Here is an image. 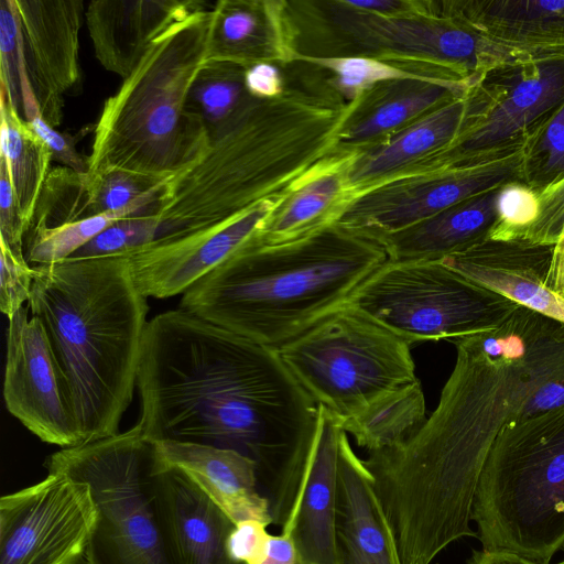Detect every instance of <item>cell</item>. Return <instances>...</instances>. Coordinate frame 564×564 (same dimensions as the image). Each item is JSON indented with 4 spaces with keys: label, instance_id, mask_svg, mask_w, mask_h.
I'll use <instances>...</instances> for the list:
<instances>
[{
    "label": "cell",
    "instance_id": "obj_1",
    "mask_svg": "<svg viewBox=\"0 0 564 564\" xmlns=\"http://www.w3.org/2000/svg\"><path fill=\"white\" fill-rule=\"evenodd\" d=\"M137 424L153 441L238 452L273 477L314 442L318 406L276 349L181 308L147 325Z\"/></svg>",
    "mask_w": 564,
    "mask_h": 564
},
{
    "label": "cell",
    "instance_id": "obj_2",
    "mask_svg": "<svg viewBox=\"0 0 564 564\" xmlns=\"http://www.w3.org/2000/svg\"><path fill=\"white\" fill-rule=\"evenodd\" d=\"M454 368L419 430L364 460L402 564H431L470 528L477 485L502 426L532 391L521 359L488 354L475 335L452 341Z\"/></svg>",
    "mask_w": 564,
    "mask_h": 564
},
{
    "label": "cell",
    "instance_id": "obj_3",
    "mask_svg": "<svg viewBox=\"0 0 564 564\" xmlns=\"http://www.w3.org/2000/svg\"><path fill=\"white\" fill-rule=\"evenodd\" d=\"M348 107L326 77L291 82L272 99L252 97L210 134L197 162L167 181L151 213L154 240L282 197L336 151Z\"/></svg>",
    "mask_w": 564,
    "mask_h": 564
},
{
    "label": "cell",
    "instance_id": "obj_4",
    "mask_svg": "<svg viewBox=\"0 0 564 564\" xmlns=\"http://www.w3.org/2000/svg\"><path fill=\"white\" fill-rule=\"evenodd\" d=\"M257 232L185 291L178 308L274 349L345 305L388 261L380 242L337 221L279 242Z\"/></svg>",
    "mask_w": 564,
    "mask_h": 564
},
{
    "label": "cell",
    "instance_id": "obj_5",
    "mask_svg": "<svg viewBox=\"0 0 564 564\" xmlns=\"http://www.w3.org/2000/svg\"><path fill=\"white\" fill-rule=\"evenodd\" d=\"M33 268L29 312L42 323L66 378L82 445L112 436L137 389L148 297L123 256Z\"/></svg>",
    "mask_w": 564,
    "mask_h": 564
},
{
    "label": "cell",
    "instance_id": "obj_6",
    "mask_svg": "<svg viewBox=\"0 0 564 564\" xmlns=\"http://www.w3.org/2000/svg\"><path fill=\"white\" fill-rule=\"evenodd\" d=\"M212 9L173 23L102 106L95 124L88 174L124 171L171 178L197 162L209 134L186 111L192 83L206 62Z\"/></svg>",
    "mask_w": 564,
    "mask_h": 564
},
{
    "label": "cell",
    "instance_id": "obj_7",
    "mask_svg": "<svg viewBox=\"0 0 564 564\" xmlns=\"http://www.w3.org/2000/svg\"><path fill=\"white\" fill-rule=\"evenodd\" d=\"M286 12L296 58L369 57L475 87L496 70L538 57L475 30L445 1L427 0L423 10L395 17L359 11L345 0L288 1Z\"/></svg>",
    "mask_w": 564,
    "mask_h": 564
},
{
    "label": "cell",
    "instance_id": "obj_8",
    "mask_svg": "<svg viewBox=\"0 0 564 564\" xmlns=\"http://www.w3.org/2000/svg\"><path fill=\"white\" fill-rule=\"evenodd\" d=\"M482 549L550 564L564 546V404L507 422L475 492Z\"/></svg>",
    "mask_w": 564,
    "mask_h": 564
},
{
    "label": "cell",
    "instance_id": "obj_9",
    "mask_svg": "<svg viewBox=\"0 0 564 564\" xmlns=\"http://www.w3.org/2000/svg\"><path fill=\"white\" fill-rule=\"evenodd\" d=\"M47 471L91 487L98 520L84 564H170L155 501L156 444L135 423L50 455Z\"/></svg>",
    "mask_w": 564,
    "mask_h": 564
},
{
    "label": "cell",
    "instance_id": "obj_10",
    "mask_svg": "<svg viewBox=\"0 0 564 564\" xmlns=\"http://www.w3.org/2000/svg\"><path fill=\"white\" fill-rule=\"evenodd\" d=\"M276 350L315 403L337 420L419 380L411 345L347 303Z\"/></svg>",
    "mask_w": 564,
    "mask_h": 564
},
{
    "label": "cell",
    "instance_id": "obj_11",
    "mask_svg": "<svg viewBox=\"0 0 564 564\" xmlns=\"http://www.w3.org/2000/svg\"><path fill=\"white\" fill-rule=\"evenodd\" d=\"M358 308L410 345L491 330L519 304L441 261H387L350 295Z\"/></svg>",
    "mask_w": 564,
    "mask_h": 564
},
{
    "label": "cell",
    "instance_id": "obj_12",
    "mask_svg": "<svg viewBox=\"0 0 564 564\" xmlns=\"http://www.w3.org/2000/svg\"><path fill=\"white\" fill-rule=\"evenodd\" d=\"M524 138L479 161L402 174L358 193L337 223L369 237L417 224L462 200L522 182Z\"/></svg>",
    "mask_w": 564,
    "mask_h": 564
},
{
    "label": "cell",
    "instance_id": "obj_13",
    "mask_svg": "<svg viewBox=\"0 0 564 564\" xmlns=\"http://www.w3.org/2000/svg\"><path fill=\"white\" fill-rule=\"evenodd\" d=\"M98 520L88 482L50 470L0 499V564H84Z\"/></svg>",
    "mask_w": 564,
    "mask_h": 564
},
{
    "label": "cell",
    "instance_id": "obj_14",
    "mask_svg": "<svg viewBox=\"0 0 564 564\" xmlns=\"http://www.w3.org/2000/svg\"><path fill=\"white\" fill-rule=\"evenodd\" d=\"M471 97L473 111L458 137L403 174L473 163L523 139L544 115L564 101V58L496 70L471 89Z\"/></svg>",
    "mask_w": 564,
    "mask_h": 564
},
{
    "label": "cell",
    "instance_id": "obj_15",
    "mask_svg": "<svg viewBox=\"0 0 564 564\" xmlns=\"http://www.w3.org/2000/svg\"><path fill=\"white\" fill-rule=\"evenodd\" d=\"M318 406L312 446L289 459L274 475L272 524L292 534L302 564H343L336 536L339 438L337 419Z\"/></svg>",
    "mask_w": 564,
    "mask_h": 564
},
{
    "label": "cell",
    "instance_id": "obj_16",
    "mask_svg": "<svg viewBox=\"0 0 564 564\" xmlns=\"http://www.w3.org/2000/svg\"><path fill=\"white\" fill-rule=\"evenodd\" d=\"M3 398L8 411L42 442L82 445L66 378L42 323L24 306L9 318Z\"/></svg>",
    "mask_w": 564,
    "mask_h": 564
},
{
    "label": "cell",
    "instance_id": "obj_17",
    "mask_svg": "<svg viewBox=\"0 0 564 564\" xmlns=\"http://www.w3.org/2000/svg\"><path fill=\"white\" fill-rule=\"evenodd\" d=\"M278 199L263 202L216 225L154 240L117 256L127 259L132 280L145 297L183 294L258 231Z\"/></svg>",
    "mask_w": 564,
    "mask_h": 564
},
{
    "label": "cell",
    "instance_id": "obj_18",
    "mask_svg": "<svg viewBox=\"0 0 564 564\" xmlns=\"http://www.w3.org/2000/svg\"><path fill=\"white\" fill-rule=\"evenodd\" d=\"M28 76L41 117L53 128L63 121L64 95L79 80V0H13Z\"/></svg>",
    "mask_w": 564,
    "mask_h": 564
},
{
    "label": "cell",
    "instance_id": "obj_19",
    "mask_svg": "<svg viewBox=\"0 0 564 564\" xmlns=\"http://www.w3.org/2000/svg\"><path fill=\"white\" fill-rule=\"evenodd\" d=\"M555 245L490 239L441 262L517 304L564 322V300L551 290Z\"/></svg>",
    "mask_w": 564,
    "mask_h": 564
},
{
    "label": "cell",
    "instance_id": "obj_20",
    "mask_svg": "<svg viewBox=\"0 0 564 564\" xmlns=\"http://www.w3.org/2000/svg\"><path fill=\"white\" fill-rule=\"evenodd\" d=\"M155 501L170 564H242L227 540L236 523L184 473L158 458Z\"/></svg>",
    "mask_w": 564,
    "mask_h": 564
},
{
    "label": "cell",
    "instance_id": "obj_21",
    "mask_svg": "<svg viewBox=\"0 0 564 564\" xmlns=\"http://www.w3.org/2000/svg\"><path fill=\"white\" fill-rule=\"evenodd\" d=\"M471 88L432 76L378 83L349 102L336 150L356 152L377 144L435 108L466 96Z\"/></svg>",
    "mask_w": 564,
    "mask_h": 564
},
{
    "label": "cell",
    "instance_id": "obj_22",
    "mask_svg": "<svg viewBox=\"0 0 564 564\" xmlns=\"http://www.w3.org/2000/svg\"><path fill=\"white\" fill-rule=\"evenodd\" d=\"M202 6L178 0H93L85 19L95 56L124 79L165 30Z\"/></svg>",
    "mask_w": 564,
    "mask_h": 564
},
{
    "label": "cell",
    "instance_id": "obj_23",
    "mask_svg": "<svg viewBox=\"0 0 564 564\" xmlns=\"http://www.w3.org/2000/svg\"><path fill=\"white\" fill-rule=\"evenodd\" d=\"M336 536L343 564H402L373 478L345 431L339 438Z\"/></svg>",
    "mask_w": 564,
    "mask_h": 564
},
{
    "label": "cell",
    "instance_id": "obj_24",
    "mask_svg": "<svg viewBox=\"0 0 564 564\" xmlns=\"http://www.w3.org/2000/svg\"><path fill=\"white\" fill-rule=\"evenodd\" d=\"M154 442L160 465L184 473L236 524L248 520L272 524L270 501L258 488L259 468L254 460L208 445Z\"/></svg>",
    "mask_w": 564,
    "mask_h": 564
},
{
    "label": "cell",
    "instance_id": "obj_25",
    "mask_svg": "<svg viewBox=\"0 0 564 564\" xmlns=\"http://www.w3.org/2000/svg\"><path fill=\"white\" fill-rule=\"evenodd\" d=\"M285 0H220L212 9L207 61L245 67L295 63Z\"/></svg>",
    "mask_w": 564,
    "mask_h": 564
},
{
    "label": "cell",
    "instance_id": "obj_26",
    "mask_svg": "<svg viewBox=\"0 0 564 564\" xmlns=\"http://www.w3.org/2000/svg\"><path fill=\"white\" fill-rule=\"evenodd\" d=\"M471 89L466 96L435 108L381 142L354 152L347 180L355 196L445 150L470 118Z\"/></svg>",
    "mask_w": 564,
    "mask_h": 564
},
{
    "label": "cell",
    "instance_id": "obj_27",
    "mask_svg": "<svg viewBox=\"0 0 564 564\" xmlns=\"http://www.w3.org/2000/svg\"><path fill=\"white\" fill-rule=\"evenodd\" d=\"M499 188L462 200L402 230L372 238L383 247L390 262L442 261L488 237L497 221Z\"/></svg>",
    "mask_w": 564,
    "mask_h": 564
},
{
    "label": "cell",
    "instance_id": "obj_28",
    "mask_svg": "<svg viewBox=\"0 0 564 564\" xmlns=\"http://www.w3.org/2000/svg\"><path fill=\"white\" fill-rule=\"evenodd\" d=\"M354 152L336 150L280 197L258 230L269 242L290 240L334 223L355 197L347 167Z\"/></svg>",
    "mask_w": 564,
    "mask_h": 564
},
{
    "label": "cell",
    "instance_id": "obj_29",
    "mask_svg": "<svg viewBox=\"0 0 564 564\" xmlns=\"http://www.w3.org/2000/svg\"><path fill=\"white\" fill-rule=\"evenodd\" d=\"M502 325L533 388L517 419L564 404V322L519 304Z\"/></svg>",
    "mask_w": 564,
    "mask_h": 564
},
{
    "label": "cell",
    "instance_id": "obj_30",
    "mask_svg": "<svg viewBox=\"0 0 564 564\" xmlns=\"http://www.w3.org/2000/svg\"><path fill=\"white\" fill-rule=\"evenodd\" d=\"M0 160L10 174L15 199L28 229L46 181L53 154L31 124L1 91Z\"/></svg>",
    "mask_w": 564,
    "mask_h": 564
},
{
    "label": "cell",
    "instance_id": "obj_31",
    "mask_svg": "<svg viewBox=\"0 0 564 564\" xmlns=\"http://www.w3.org/2000/svg\"><path fill=\"white\" fill-rule=\"evenodd\" d=\"M425 399L420 380L390 391L360 412L337 420L358 446L369 452L400 443L425 422Z\"/></svg>",
    "mask_w": 564,
    "mask_h": 564
},
{
    "label": "cell",
    "instance_id": "obj_32",
    "mask_svg": "<svg viewBox=\"0 0 564 564\" xmlns=\"http://www.w3.org/2000/svg\"><path fill=\"white\" fill-rule=\"evenodd\" d=\"M246 70L235 63L207 61L193 80L186 111L203 122L209 137L252 98Z\"/></svg>",
    "mask_w": 564,
    "mask_h": 564
},
{
    "label": "cell",
    "instance_id": "obj_33",
    "mask_svg": "<svg viewBox=\"0 0 564 564\" xmlns=\"http://www.w3.org/2000/svg\"><path fill=\"white\" fill-rule=\"evenodd\" d=\"M94 216L87 173L56 167L46 177L25 236L69 227Z\"/></svg>",
    "mask_w": 564,
    "mask_h": 564
},
{
    "label": "cell",
    "instance_id": "obj_34",
    "mask_svg": "<svg viewBox=\"0 0 564 564\" xmlns=\"http://www.w3.org/2000/svg\"><path fill=\"white\" fill-rule=\"evenodd\" d=\"M564 178V101L525 134L522 183L538 194Z\"/></svg>",
    "mask_w": 564,
    "mask_h": 564
},
{
    "label": "cell",
    "instance_id": "obj_35",
    "mask_svg": "<svg viewBox=\"0 0 564 564\" xmlns=\"http://www.w3.org/2000/svg\"><path fill=\"white\" fill-rule=\"evenodd\" d=\"M1 91L26 121L40 115L26 72L23 39L13 0L0 1Z\"/></svg>",
    "mask_w": 564,
    "mask_h": 564
},
{
    "label": "cell",
    "instance_id": "obj_36",
    "mask_svg": "<svg viewBox=\"0 0 564 564\" xmlns=\"http://www.w3.org/2000/svg\"><path fill=\"white\" fill-rule=\"evenodd\" d=\"M295 63L321 68L329 85L347 102H351L373 85L399 78L427 76L394 64L369 57L317 58L299 56Z\"/></svg>",
    "mask_w": 564,
    "mask_h": 564
},
{
    "label": "cell",
    "instance_id": "obj_37",
    "mask_svg": "<svg viewBox=\"0 0 564 564\" xmlns=\"http://www.w3.org/2000/svg\"><path fill=\"white\" fill-rule=\"evenodd\" d=\"M539 195L527 184L513 181L502 185L497 195V221L487 238L521 239L535 221Z\"/></svg>",
    "mask_w": 564,
    "mask_h": 564
},
{
    "label": "cell",
    "instance_id": "obj_38",
    "mask_svg": "<svg viewBox=\"0 0 564 564\" xmlns=\"http://www.w3.org/2000/svg\"><path fill=\"white\" fill-rule=\"evenodd\" d=\"M0 250V310L9 319L30 300L34 268L24 252H15L1 241Z\"/></svg>",
    "mask_w": 564,
    "mask_h": 564
},
{
    "label": "cell",
    "instance_id": "obj_39",
    "mask_svg": "<svg viewBox=\"0 0 564 564\" xmlns=\"http://www.w3.org/2000/svg\"><path fill=\"white\" fill-rule=\"evenodd\" d=\"M538 195V217L521 239L540 245H556L564 240V178Z\"/></svg>",
    "mask_w": 564,
    "mask_h": 564
},
{
    "label": "cell",
    "instance_id": "obj_40",
    "mask_svg": "<svg viewBox=\"0 0 564 564\" xmlns=\"http://www.w3.org/2000/svg\"><path fill=\"white\" fill-rule=\"evenodd\" d=\"M28 227L22 219L7 165L0 160V241L15 252H24Z\"/></svg>",
    "mask_w": 564,
    "mask_h": 564
},
{
    "label": "cell",
    "instance_id": "obj_41",
    "mask_svg": "<svg viewBox=\"0 0 564 564\" xmlns=\"http://www.w3.org/2000/svg\"><path fill=\"white\" fill-rule=\"evenodd\" d=\"M267 527L257 520L237 523L227 540L231 558L242 564H259L264 556L270 535Z\"/></svg>",
    "mask_w": 564,
    "mask_h": 564
},
{
    "label": "cell",
    "instance_id": "obj_42",
    "mask_svg": "<svg viewBox=\"0 0 564 564\" xmlns=\"http://www.w3.org/2000/svg\"><path fill=\"white\" fill-rule=\"evenodd\" d=\"M34 131L50 147L53 160L77 172H88V158L82 156L75 148L76 139L51 127L41 115L28 121Z\"/></svg>",
    "mask_w": 564,
    "mask_h": 564
},
{
    "label": "cell",
    "instance_id": "obj_43",
    "mask_svg": "<svg viewBox=\"0 0 564 564\" xmlns=\"http://www.w3.org/2000/svg\"><path fill=\"white\" fill-rule=\"evenodd\" d=\"M286 84V78L275 64L261 63L247 67L246 87L254 98L279 97L284 93Z\"/></svg>",
    "mask_w": 564,
    "mask_h": 564
},
{
    "label": "cell",
    "instance_id": "obj_44",
    "mask_svg": "<svg viewBox=\"0 0 564 564\" xmlns=\"http://www.w3.org/2000/svg\"><path fill=\"white\" fill-rule=\"evenodd\" d=\"M351 8L386 17L415 13L426 7L427 0H345Z\"/></svg>",
    "mask_w": 564,
    "mask_h": 564
},
{
    "label": "cell",
    "instance_id": "obj_45",
    "mask_svg": "<svg viewBox=\"0 0 564 564\" xmlns=\"http://www.w3.org/2000/svg\"><path fill=\"white\" fill-rule=\"evenodd\" d=\"M259 564H302L292 534L283 531L270 534L264 556Z\"/></svg>",
    "mask_w": 564,
    "mask_h": 564
},
{
    "label": "cell",
    "instance_id": "obj_46",
    "mask_svg": "<svg viewBox=\"0 0 564 564\" xmlns=\"http://www.w3.org/2000/svg\"><path fill=\"white\" fill-rule=\"evenodd\" d=\"M467 564H540L506 551H474Z\"/></svg>",
    "mask_w": 564,
    "mask_h": 564
},
{
    "label": "cell",
    "instance_id": "obj_47",
    "mask_svg": "<svg viewBox=\"0 0 564 564\" xmlns=\"http://www.w3.org/2000/svg\"><path fill=\"white\" fill-rule=\"evenodd\" d=\"M557 564H564V560L562 562L557 563Z\"/></svg>",
    "mask_w": 564,
    "mask_h": 564
}]
</instances>
